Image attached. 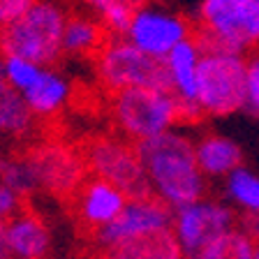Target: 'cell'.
<instances>
[{
  "label": "cell",
  "instance_id": "obj_18",
  "mask_svg": "<svg viewBox=\"0 0 259 259\" xmlns=\"http://www.w3.org/2000/svg\"><path fill=\"white\" fill-rule=\"evenodd\" d=\"M35 113L30 111L26 97L0 79V132L10 137H23L32 130Z\"/></svg>",
  "mask_w": 259,
  "mask_h": 259
},
{
  "label": "cell",
  "instance_id": "obj_3",
  "mask_svg": "<svg viewBox=\"0 0 259 259\" xmlns=\"http://www.w3.org/2000/svg\"><path fill=\"white\" fill-rule=\"evenodd\" d=\"M199 30L204 51L245 54L259 44V0H201Z\"/></svg>",
  "mask_w": 259,
  "mask_h": 259
},
{
  "label": "cell",
  "instance_id": "obj_6",
  "mask_svg": "<svg viewBox=\"0 0 259 259\" xmlns=\"http://www.w3.org/2000/svg\"><path fill=\"white\" fill-rule=\"evenodd\" d=\"M111 111L120 132L137 144L164 135L181 120L176 95L148 88H130L116 93L111 100Z\"/></svg>",
  "mask_w": 259,
  "mask_h": 259
},
{
  "label": "cell",
  "instance_id": "obj_23",
  "mask_svg": "<svg viewBox=\"0 0 259 259\" xmlns=\"http://www.w3.org/2000/svg\"><path fill=\"white\" fill-rule=\"evenodd\" d=\"M0 183L14 188L16 192L28 194L39 185L32 160H0Z\"/></svg>",
  "mask_w": 259,
  "mask_h": 259
},
{
  "label": "cell",
  "instance_id": "obj_24",
  "mask_svg": "<svg viewBox=\"0 0 259 259\" xmlns=\"http://www.w3.org/2000/svg\"><path fill=\"white\" fill-rule=\"evenodd\" d=\"M252 113H259V51L248 58V104Z\"/></svg>",
  "mask_w": 259,
  "mask_h": 259
},
{
  "label": "cell",
  "instance_id": "obj_7",
  "mask_svg": "<svg viewBox=\"0 0 259 259\" xmlns=\"http://www.w3.org/2000/svg\"><path fill=\"white\" fill-rule=\"evenodd\" d=\"M174 229V208L157 197H135L125 204L120 215L97 232V243L109 252L125 248L130 243L153 238Z\"/></svg>",
  "mask_w": 259,
  "mask_h": 259
},
{
  "label": "cell",
  "instance_id": "obj_1",
  "mask_svg": "<svg viewBox=\"0 0 259 259\" xmlns=\"http://www.w3.org/2000/svg\"><path fill=\"white\" fill-rule=\"evenodd\" d=\"M151 192L169 208L178 210L204 199L206 176L194 155V144L176 130L137 144Z\"/></svg>",
  "mask_w": 259,
  "mask_h": 259
},
{
  "label": "cell",
  "instance_id": "obj_25",
  "mask_svg": "<svg viewBox=\"0 0 259 259\" xmlns=\"http://www.w3.org/2000/svg\"><path fill=\"white\" fill-rule=\"evenodd\" d=\"M21 192H16L14 188L0 183V218L10 222L21 213Z\"/></svg>",
  "mask_w": 259,
  "mask_h": 259
},
{
  "label": "cell",
  "instance_id": "obj_28",
  "mask_svg": "<svg viewBox=\"0 0 259 259\" xmlns=\"http://www.w3.org/2000/svg\"><path fill=\"white\" fill-rule=\"evenodd\" d=\"M243 229L250 234V236L254 238V243L259 245V215H252V218H245V225H243Z\"/></svg>",
  "mask_w": 259,
  "mask_h": 259
},
{
  "label": "cell",
  "instance_id": "obj_26",
  "mask_svg": "<svg viewBox=\"0 0 259 259\" xmlns=\"http://www.w3.org/2000/svg\"><path fill=\"white\" fill-rule=\"evenodd\" d=\"M35 0H0V28L14 23L19 16H23Z\"/></svg>",
  "mask_w": 259,
  "mask_h": 259
},
{
  "label": "cell",
  "instance_id": "obj_22",
  "mask_svg": "<svg viewBox=\"0 0 259 259\" xmlns=\"http://www.w3.org/2000/svg\"><path fill=\"white\" fill-rule=\"evenodd\" d=\"M42 72H44L42 65L32 63V60L16 58V56H7V58H3V79H5L14 91L21 93V95L37 83V79L42 76Z\"/></svg>",
  "mask_w": 259,
  "mask_h": 259
},
{
  "label": "cell",
  "instance_id": "obj_10",
  "mask_svg": "<svg viewBox=\"0 0 259 259\" xmlns=\"http://www.w3.org/2000/svg\"><path fill=\"white\" fill-rule=\"evenodd\" d=\"M88 167L97 178L120 188L130 199L153 194L137 146H127L116 139H100L88 151Z\"/></svg>",
  "mask_w": 259,
  "mask_h": 259
},
{
  "label": "cell",
  "instance_id": "obj_31",
  "mask_svg": "<svg viewBox=\"0 0 259 259\" xmlns=\"http://www.w3.org/2000/svg\"><path fill=\"white\" fill-rule=\"evenodd\" d=\"M252 259H259V245H257V250H254V257Z\"/></svg>",
  "mask_w": 259,
  "mask_h": 259
},
{
  "label": "cell",
  "instance_id": "obj_2",
  "mask_svg": "<svg viewBox=\"0 0 259 259\" xmlns=\"http://www.w3.org/2000/svg\"><path fill=\"white\" fill-rule=\"evenodd\" d=\"M70 12L58 0H35L14 23L0 28V56H16L49 67L63 54Z\"/></svg>",
  "mask_w": 259,
  "mask_h": 259
},
{
  "label": "cell",
  "instance_id": "obj_17",
  "mask_svg": "<svg viewBox=\"0 0 259 259\" xmlns=\"http://www.w3.org/2000/svg\"><path fill=\"white\" fill-rule=\"evenodd\" d=\"M102 21H95L86 14H70L67 26H65V37L63 49L67 54L74 56H88V54H100V49L107 44L104 37Z\"/></svg>",
  "mask_w": 259,
  "mask_h": 259
},
{
  "label": "cell",
  "instance_id": "obj_21",
  "mask_svg": "<svg viewBox=\"0 0 259 259\" xmlns=\"http://www.w3.org/2000/svg\"><path fill=\"white\" fill-rule=\"evenodd\" d=\"M257 243L243 227H236L215 243H210L208 248L194 259H252Z\"/></svg>",
  "mask_w": 259,
  "mask_h": 259
},
{
  "label": "cell",
  "instance_id": "obj_30",
  "mask_svg": "<svg viewBox=\"0 0 259 259\" xmlns=\"http://www.w3.org/2000/svg\"><path fill=\"white\" fill-rule=\"evenodd\" d=\"M0 79H3V56H0Z\"/></svg>",
  "mask_w": 259,
  "mask_h": 259
},
{
  "label": "cell",
  "instance_id": "obj_16",
  "mask_svg": "<svg viewBox=\"0 0 259 259\" xmlns=\"http://www.w3.org/2000/svg\"><path fill=\"white\" fill-rule=\"evenodd\" d=\"M70 95H72V88L67 83V79L60 72L51 70V67H44L37 83L30 91L23 93L28 107H30V111L37 118H49V116L58 113L67 104Z\"/></svg>",
  "mask_w": 259,
  "mask_h": 259
},
{
  "label": "cell",
  "instance_id": "obj_33",
  "mask_svg": "<svg viewBox=\"0 0 259 259\" xmlns=\"http://www.w3.org/2000/svg\"><path fill=\"white\" fill-rule=\"evenodd\" d=\"M111 259H113V257H111Z\"/></svg>",
  "mask_w": 259,
  "mask_h": 259
},
{
  "label": "cell",
  "instance_id": "obj_12",
  "mask_svg": "<svg viewBox=\"0 0 259 259\" xmlns=\"http://www.w3.org/2000/svg\"><path fill=\"white\" fill-rule=\"evenodd\" d=\"M130 201V197L120 188L111 185L109 181L102 178H91L81 185L79 190V215L83 220V225L93 227V229H102L109 222H113L120 215V210L125 208V204Z\"/></svg>",
  "mask_w": 259,
  "mask_h": 259
},
{
  "label": "cell",
  "instance_id": "obj_11",
  "mask_svg": "<svg viewBox=\"0 0 259 259\" xmlns=\"http://www.w3.org/2000/svg\"><path fill=\"white\" fill-rule=\"evenodd\" d=\"M201 58H204V49H201L197 37L181 42L164 58L169 79H171V93L176 95L178 109H181V120H197L204 116L199 104H197V83H199Z\"/></svg>",
  "mask_w": 259,
  "mask_h": 259
},
{
  "label": "cell",
  "instance_id": "obj_5",
  "mask_svg": "<svg viewBox=\"0 0 259 259\" xmlns=\"http://www.w3.org/2000/svg\"><path fill=\"white\" fill-rule=\"evenodd\" d=\"M95 65L100 81L113 95L130 88L171 93V79L164 60L144 54L125 37H109L97 54Z\"/></svg>",
  "mask_w": 259,
  "mask_h": 259
},
{
  "label": "cell",
  "instance_id": "obj_27",
  "mask_svg": "<svg viewBox=\"0 0 259 259\" xmlns=\"http://www.w3.org/2000/svg\"><path fill=\"white\" fill-rule=\"evenodd\" d=\"M83 5H88L91 10H95L97 14H102L107 7H111V5H118V3H125V5H132V7H139V5H144L146 0H81Z\"/></svg>",
  "mask_w": 259,
  "mask_h": 259
},
{
  "label": "cell",
  "instance_id": "obj_9",
  "mask_svg": "<svg viewBox=\"0 0 259 259\" xmlns=\"http://www.w3.org/2000/svg\"><path fill=\"white\" fill-rule=\"evenodd\" d=\"M192 37L188 19L167 10L162 5H139L135 10L130 30L125 35L127 42H132L144 54L153 56L157 60H164L181 42Z\"/></svg>",
  "mask_w": 259,
  "mask_h": 259
},
{
  "label": "cell",
  "instance_id": "obj_29",
  "mask_svg": "<svg viewBox=\"0 0 259 259\" xmlns=\"http://www.w3.org/2000/svg\"><path fill=\"white\" fill-rule=\"evenodd\" d=\"M7 220L0 218V259H7Z\"/></svg>",
  "mask_w": 259,
  "mask_h": 259
},
{
  "label": "cell",
  "instance_id": "obj_32",
  "mask_svg": "<svg viewBox=\"0 0 259 259\" xmlns=\"http://www.w3.org/2000/svg\"><path fill=\"white\" fill-rule=\"evenodd\" d=\"M0 137H3V132H0Z\"/></svg>",
  "mask_w": 259,
  "mask_h": 259
},
{
  "label": "cell",
  "instance_id": "obj_8",
  "mask_svg": "<svg viewBox=\"0 0 259 259\" xmlns=\"http://www.w3.org/2000/svg\"><path fill=\"white\" fill-rule=\"evenodd\" d=\"M236 229L234 208L215 199H199L174 210V236L188 259L199 257L210 243Z\"/></svg>",
  "mask_w": 259,
  "mask_h": 259
},
{
  "label": "cell",
  "instance_id": "obj_4",
  "mask_svg": "<svg viewBox=\"0 0 259 259\" xmlns=\"http://www.w3.org/2000/svg\"><path fill=\"white\" fill-rule=\"evenodd\" d=\"M197 104L204 116H232L248 104V60L243 54L204 51L197 83Z\"/></svg>",
  "mask_w": 259,
  "mask_h": 259
},
{
  "label": "cell",
  "instance_id": "obj_19",
  "mask_svg": "<svg viewBox=\"0 0 259 259\" xmlns=\"http://www.w3.org/2000/svg\"><path fill=\"white\" fill-rule=\"evenodd\" d=\"M225 194L232 208H238L245 218L259 215V174L248 167H238L225 178Z\"/></svg>",
  "mask_w": 259,
  "mask_h": 259
},
{
  "label": "cell",
  "instance_id": "obj_14",
  "mask_svg": "<svg viewBox=\"0 0 259 259\" xmlns=\"http://www.w3.org/2000/svg\"><path fill=\"white\" fill-rule=\"evenodd\" d=\"M51 248L49 229L39 218L19 213L7 222V254L14 259H44Z\"/></svg>",
  "mask_w": 259,
  "mask_h": 259
},
{
  "label": "cell",
  "instance_id": "obj_13",
  "mask_svg": "<svg viewBox=\"0 0 259 259\" xmlns=\"http://www.w3.org/2000/svg\"><path fill=\"white\" fill-rule=\"evenodd\" d=\"M35 171H37L39 185L54 190L58 194L74 192L76 185L83 176V164L81 160L67 148H44L32 157Z\"/></svg>",
  "mask_w": 259,
  "mask_h": 259
},
{
  "label": "cell",
  "instance_id": "obj_15",
  "mask_svg": "<svg viewBox=\"0 0 259 259\" xmlns=\"http://www.w3.org/2000/svg\"><path fill=\"white\" fill-rule=\"evenodd\" d=\"M194 155L206 178H227L243 167V151L236 141L222 135H206L194 144Z\"/></svg>",
  "mask_w": 259,
  "mask_h": 259
},
{
  "label": "cell",
  "instance_id": "obj_20",
  "mask_svg": "<svg viewBox=\"0 0 259 259\" xmlns=\"http://www.w3.org/2000/svg\"><path fill=\"white\" fill-rule=\"evenodd\" d=\"M113 259H185L183 250L178 245L174 232L160 234L153 238L130 243L125 248L111 252Z\"/></svg>",
  "mask_w": 259,
  "mask_h": 259
}]
</instances>
